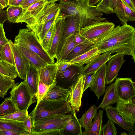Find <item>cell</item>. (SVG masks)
I'll list each match as a JSON object with an SVG mask.
<instances>
[{
    "instance_id": "cell-1",
    "label": "cell",
    "mask_w": 135,
    "mask_h": 135,
    "mask_svg": "<svg viewBox=\"0 0 135 135\" xmlns=\"http://www.w3.org/2000/svg\"><path fill=\"white\" fill-rule=\"evenodd\" d=\"M100 54L106 52L131 56L135 62V29L127 24L118 26L95 45Z\"/></svg>"
},
{
    "instance_id": "cell-2",
    "label": "cell",
    "mask_w": 135,
    "mask_h": 135,
    "mask_svg": "<svg viewBox=\"0 0 135 135\" xmlns=\"http://www.w3.org/2000/svg\"><path fill=\"white\" fill-rule=\"evenodd\" d=\"M72 114H60L32 122L31 135H64L63 131Z\"/></svg>"
},
{
    "instance_id": "cell-3",
    "label": "cell",
    "mask_w": 135,
    "mask_h": 135,
    "mask_svg": "<svg viewBox=\"0 0 135 135\" xmlns=\"http://www.w3.org/2000/svg\"><path fill=\"white\" fill-rule=\"evenodd\" d=\"M72 112L67 99L51 100L42 99L29 114L32 122L57 114H66Z\"/></svg>"
},
{
    "instance_id": "cell-4",
    "label": "cell",
    "mask_w": 135,
    "mask_h": 135,
    "mask_svg": "<svg viewBox=\"0 0 135 135\" xmlns=\"http://www.w3.org/2000/svg\"><path fill=\"white\" fill-rule=\"evenodd\" d=\"M14 44L27 48L35 52L48 64L54 63L47 52L43 48L34 32L28 28L20 29L15 36Z\"/></svg>"
},
{
    "instance_id": "cell-5",
    "label": "cell",
    "mask_w": 135,
    "mask_h": 135,
    "mask_svg": "<svg viewBox=\"0 0 135 135\" xmlns=\"http://www.w3.org/2000/svg\"><path fill=\"white\" fill-rule=\"evenodd\" d=\"M9 98L17 110H27L29 106L35 102L33 95L25 80L20 83L15 84L10 92Z\"/></svg>"
},
{
    "instance_id": "cell-6",
    "label": "cell",
    "mask_w": 135,
    "mask_h": 135,
    "mask_svg": "<svg viewBox=\"0 0 135 135\" xmlns=\"http://www.w3.org/2000/svg\"><path fill=\"white\" fill-rule=\"evenodd\" d=\"M103 13L96 6H90L89 0H78L77 17L79 20L80 29L105 20L106 18L102 17Z\"/></svg>"
},
{
    "instance_id": "cell-7",
    "label": "cell",
    "mask_w": 135,
    "mask_h": 135,
    "mask_svg": "<svg viewBox=\"0 0 135 135\" xmlns=\"http://www.w3.org/2000/svg\"><path fill=\"white\" fill-rule=\"evenodd\" d=\"M115 26L113 23L107 21L98 22L80 29L79 33L96 44L108 35Z\"/></svg>"
},
{
    "instance_id": "cell-8",
    "label": "cell",
    "mask_w": 135,
    "mask_h": 135,
    "mask_svg": "<svg viewBox=\"0 0 135 135\" xmlns=\"http://www.w3.org/2000/svg\"><path fill=\"white\" fill-rule=\"evenodd\" d=\"M83 66L71 64L65 71L56 75V84L65 89L70 90L81 74Z\"/></svg>"
},
{
    "instance_id": "cell-9",
    "label": "cell",
    "mask_w": 135,
    "mask_h": 135,
    "mask_svg": "<svg viewBox=\"0 0 135 135\" xmlns=\"http://www.w3.org/2000/svg\"><path fill=\"white\" fill-rule=\"evenodd\" d=\"M49 3L42 1L35 3L27 8L23 9L22 13L16 23H26L27 28L31 26L42 13Z\"/></svg>"
},
{
    "instance_id": "cell-10",
    "label": "cell",
    "mask_w": 135,
    "mask_h": 135,
    "mask_svg": "<svg viewBox=\"0 0 135 135\" xmlns=\"http://www.w3.org/2000/svg\"><path fill=\"white\" fill-rule=\"evenodd\" d=\"M85 78V75L81 74L70 89L67 100L72 109V112H78L81 106Z\"/></svg>"
},
{
    "instance_id": "cell-11",
    "label": "cell",
    "mask_w": 135,
    "mask_h": 135,
    "mask_svg": "<svg viewBox=\"0 0 135 135\" xmlns=\"http://www.w3.org/2000/svg\"><path fill=\"white\" fill-rule=\"evenodd\" d=\"M114 83L120 100L131 102L132 98L135 96V83L132 81V78H118Z\"/></svg>"
},
{
    "instance_id": "cell-12",
    "label": "cell",
    "mask_w": 135,
    "mask_h": 135,
    "mask_svg": "<svg viewBox=\"0 0 135 135\" xmlns=\"http://www.w3.org/2000/svg\"><path fill=\"white\" fill-rule=\"evenodd\" d=\"M59 8V4L49 3L40 16L31 26L27 28L34 31L37 35L44 24L56 16Z\"/></svg>"
},
{
    "instance_id": "cell-13",
    "label": "cell",
    "mask_w": 135,
    "mask_h": 135,
    "mask_svg": "<svg viewBox=\"0 0 135 135\" xmlns=\"http://www.w3.org/2000/svg\"><path fill=\"white\" fill-rule=\"evenodd\" d=\"M80 22L75 16H71L65 18V23L61 37L59 43L56 58L60 55L63 46L67 38L71 34L79 33Z\"/></svg>"
},
{
    "instance_id": "cell-14",
    "label": "cell",
    "mask_w": 135,
    "mask_h": 135,
    "mask_svg": "<svg viewBox=\"0 0 135 135\" xmlns=\"http://www.w3.org/2000/svg\"><path fill=\"white\" fill-rule=\"evenodd\" d=\"M13 52L15 67L18 74V77L24 80L25 79L29 64L23 53L13 43L11 40H9Z\"/></svg>"
},
{
    "instance_id": "cell-15",
    "label": "cell",
    "mask_w": 135,
    "mask_h": 135,
    "mask_svg": "<svg viewBox=\"0 0 135 135\" xmlns=\"http://www.w3.org/2000/svg\"><path fill=\"white\" fill-rule=\"evenodd\" d=\"M124 55H116L111 58L106 65L105 74L106 84H110L116 78L121 67L126 60L124 59Z\"/></svg>"
},
{
    "instance_id": "cell-16",
    "label": "cell",
    "mask_w": 135,
    "mask_h": 135,
    "mask_svg": "<svg viewBox=\"0 0 135 135\" xmlns=\"http://www.w3.org/2000/svg\"><path fill=\"white\" fill-rule=\"evenodd\" d=\"M65 23V18H56L55 22V27L54 33L50 46L47 52L53 60L56 58L57 50L63 31Z\"/></svg>"
},
{
    "instance_id": "cell-17",
    "label": "cell",
    "mask_w": 135,
    "mask_h": 135,
    "mask_svg": "<svg viewBox=\"0 0 135 135\" xmlns=\"http://www.w3.org/2000/svg\"><path fill=\"white\" fill-rule=\"evenodd\" d=\"M106 63L104 64L96 71L90 90L95 94L98 100L104 93L105 89V74Z\"/></svg>"
},
{
    "instance_id": "cell-18",
    "label": "cell",
    "mask_w": 135,
    "mask_h": 135,
    "mask_svg": "<svg viewBox=\"0 0 135 135\" xmlns=\"http://www.w3.org/2000/svg\"><path fill=\"white\" fill-rule=\"evenodd\" d=\"M104 109L105 110L107 117L109 119L128 132L129 135H135L134 124L126 121L119 113L115 107L110 105L106 107Z\"/></svg>"
},
{
    "instance_id": "cell-19",
    "label": "cell",
    "mask_w": 135,
    "mask_h": 135,
    "mask_svg": "<svg viewBox=\"0 0 135 135\" xmlns=\"http://www.w3.org/2000/svg\"><path fill=\"white\" fill-rule=\"evenodd\" d=\"M112 54L110 52H106L99 55L85 66H83L81 74L85 75L95 72L116 55H112Z\"/></svg>"
},
{
    "instance_id": "cell-20",
    "label": "cell",
    "mask_w": 135,
    "mask_h": 135,
    "mask_svg": "<svg viewBox=\"0 0 135 135\" xmlns=\"http://www.w3.org/2000/svg\"><path fill=\"white\" fill-rule=\"evenodd\" d=\"M116 109L123 118L127 122L134 124L135 122V104L131 102L120 100L117 103Z\"/></svg>"
},
{
    "instance_id": "cell-21",
    "label": "cell",
    "mask_w": 135,
    "mask_h": 135,
    "mask_svg": "<svg viewBox=\"0 0 135 135\" xmlns=\"http://www.w3.org/2000/svg\"><path fill=\"white\" fill-rule=\"evenodd\" d=\"M57 71V62L48 64L39 70V80L47 85L56 83Z\"/></svg>"
},
{
    "instance_id": "cell-22",
    "label": "cell",
    "mask_w": 135,
    "mask_h": 135,
    "mask_svg": "<svg viewBox=\"0 0 135 135\" xmlns=\"http://www.w3.org/2000/svg\"><path fill=\"white\" fill-rule=\"evenodd\" d=\"M114 12L123 25L127 24L128 21H135V12L123 4L120 0H117Z\"/></svg>"
},
{
    "instance_id": "cell-23",
    "label": "cell",
    "mask_w": 135,
    "mask_h": 135,
    "mask_svg": "<svg viewBox=\"0 0 135 135\" xmlns=\"http://www.w3.org/2000/svg\"><path fill=\"white\" fill-rule=\"evenodd\" d=\"M16 46L26 57L29 64L37 69L39 70L41 69L48 64L45 60L35 52L26 48L19 46Z\"/></svg>"
},
{
    "instance_id": "cell-24",
    "label": "cell",
    "mask_w": 135,
    "mask_h": 135,
    "mask_svg": "<svg viewBox=\"0 0 135 135\" xmlns=\"http://www.w3.org/2000/svg\"><path fill=\"white\" fill-rule=\"evenodd\" d=\"M104 93L102 102L97 107L98 109L101 108L104 109L107 106L117 103L120 100L117 93L115 83L107 86Z\"/></svg>"
},
{
    "instance_id": "cell-25",
    "label": "cell",
    "mask_w": 135,
    "mask_h": 135,
    "mask_svg": "<svg viewBox=\"0 0 135 135\" xmlns=\"http://www.w3.org/2000/svg\"><path fill=\"white\" fill-rule=\"evenodd\" d=\"M25 80L32 95L35 97L39 81V69L29 64Z\"/></svg>"
},
{
    "instance_id": "cell-26",
    "label": "cell",
    "mask_w": 135,
    "mask_h": 135,
    "mask_svg": "<svg viewBox=\"0 0 135 135\" xmlns=\"http://www.w3.org/2000/svg\"><path fill=\"white\" fill-rule=\"evenodd\" d=\"M70 90L54 85L48 91L42 99L56 100L68 99Z\"/></svg>"
},
{
    "instance_id": "cell-27",
    "label": "cell",
    "mask_w": 135,
    "mask_h": 135,
    "mask_svg": "<svg viewBox=\"0 0 135 135\" xmlns=\"http://www.w3.org/2000/svg\"><path fill=\"white\" fill-rule=\"evenodd\" d=\"M95 45L94 43L86 39L82 43L75 46L68 55L65 61H69L95 47Z\"/></svg>"
},
{
    "instance_id": "cell-28",
    "label": "cell",
    "mask_w": 135,
    "mask_h": 135,
    "mask_svg": "<svg viewBox=\"0 0 135 135\" xmlns=\"http://www.w3.org/2000/svg\"><path fill=\"white\" fill-rule=\"evenodd\" d=\"M103 111L100 109L94 118L89 128L83 132L82 135H102Z\"/></svg>"
},
{
    "instance_id": "cell-29",
    "label": "cell",
    "mask_w": 135,
    "mask_h": 135,
    "mask_svg": "<svg viewBox=\"0 0 135 135\" xmlns=\"http://www.w3.org/2000/svg\"><path fill=\"white\" fill-rule=\"evenodd\" d=\"M0 129L18 132L21 135H30L25 130L22 122L0 118Z\"/></svg>"
},
{
    "instance_id": "cell-30",
    "label": "cell",
    "mask_w": 135,
    "mask_h": 135,
    "mask_svg": "<svg viewBox=\"0 0 135 135\" xmlns=\"http://www.w3.org/2000/svg\"><path fill=\"white\" fill-rule=\"evenodd\" d=\"M71 113L72 117L68 122L64 130V135H82V127L77 117L76 113Z\"/></svg>"
},
{
    "instance_id": "cell-31",
    "label": "cell",
    "mask_w": 135,
    "mask_h": 135,
    "mask_svg": "<svg viewBox=\"0 0 135 135\" xmlns=\"http://www.w3.org/2000/svg\"><path fill=\"white\" fill-rule=\"evenodd\" d=\"M99 55L98 48L95 47L69 62L71 64H75L83 66L84 64H88Z\"/></svg>"
},
{
    "instance_id": "cell-32",
    "label": "cell",
    "mask_w": 135,
    "mask_h": 135,
    "mask_svg": "<svg viewBox=\"0 0 135 135\" xmlns=\"http://www.w3.org/2000/svg\"><path fill=\"white\" fill-rule=\"evenodd\" d=\"M75 35L71 34L66 39L64 43L61 52L56 59V62L65 61V59L70 52L76 46Z\"/></svg>"
},
{
    "instance_id": "cell-33",
    "label": "cell",
    "mask_w": 135,
    "mask_h": 135,
    "mask_svg": "<svg viewBox=\"0 0 135 135\" xmlns=\"http://www.w3.org/2000/svg\"><path fill=\"white\" fill-rule=\"evenodd\" d=\"M98 109L94 104L90 107L88 110L78 119L80 124L85 130H86L90 127L93 119L97 113Z\"/></svg>"
},
{
    "instance_id": "cell-34",
    "label": "cell",
    "mask_w": 135,
    "mask_h": 135,
    "mask_svg": "<svg viewBox=\"0 0 135 135\" xmlns=\"http://www.w3.org/2000/svg\"><path fill=\"white\" fill-rule=\"evenodd\" d=\"M15 84L13 79L0 73V97L4 98L8 91Z\"/></svg>"
},
{
    "instance_id": "cell-35",
    "label": "cell",
    "mask_w": 135,
    "mask_h": 135,
    "mask_svg": "<svg viewBox=\"0 0 135 135\" xmlns=\"http://www.w3.org/2000/svg\"><path fill=\"white\" fill-rule=\"evenodd\" d=\"M0 73L13 79L18 77L15 66L3 60H0Z\"/></svg>"
},
{
    "instance_id": "cell-36",
    "label": "cell",
    "mask_w": 135,
    "mask_h": 135,
    "mask_svg": "<svg viewBox=\"0 0 135 135\" xmlns=\"http://www.w3.org/2000/svg\"><path fill=\"white\" fill-rule=\"evenodd\" d=\"M117 0H101L97 5V8L106 15L114 13V8L116 6Z\"/></svg>"
},
{
    "instance_id": "cell-37",
    "label": "cell",
    "mask_w": 135,
    "mask_h": 135,
    "mask_svg": "<svg viewBox=\"0 0 135 135\" xmlns=\"http://www.w3.org/2000/svg\"><path fill=\"white\" fill-rule=\"evenodd\" d=\"M0 50L3 61L15 66L13 54L9 41L4 45H0Z\"/></svg>"
},
{
    "instance_id": "cell-38",
    "label": "cell",
    "mask_w": 135,
    "mask_h": 135,
    "mask_svg": "<svg viewBox=\"0 0 135 135\" xmlns=\"http://www.w3.org/2000/svg\"><path fill=\"white\" fill-rule=\"evenodd\" d=\"M17 110L11 99L7 98L0 105V117L10 114Z\"/></svg>"
},
{
    "instance_id": "cell-39",
    "label": "cell",
    "mask_w": 135,
    "mask_h": 135,
    "mask_svg": "<svg viewBox=\"0 0 135 135\" xmlns=\"http://www.w3.org/2000/svg\"><path fill=\"white\" fill-rule=\"evenodd\" d=\"M23 8L20 6H8L6 11L8 20L13 23H16L22 13Z\"/></svg>"
},
{
    "instance_id": "cell-40",
    "label": "cell",
    "mask_w": 135,
    "mask_h": 135,
    "mask_svg": "<svg viewBox=\"0 0 135 135\" xmlns=\"http://www.w3.org/2000/svg\"><path fill=\"white\" fill-rule=\"evenodd\" d=\"M28 115L27 110H17L10 114L0 117V118L23 122Z\"/></svg>"
},
{
    "instance_id": "cell-41",
    "label": "cell",
    "mask_w": 135,
    "mask_h": 135,
    "mask_svg": "<svg viewBox=\"0 0 135 135\" xmlns=\"http://www.w3.org/2000/svg\"><path fill=\"white\" fill-rule=\"evenodd\" d=\"M56 18L41 43L43 48L47 52L50 46L55 32V22Z\"/></svg>"
},
{
    "instance_id": "cell-42",
    "label": "cell",
    "mask_w": 135,
    "mask_h": 135,
    "mask_svg": "<svg viewBox=\"0 0 135 135\" xmlns=\"http://www.w3.org/2000/svg\"><path fill=\"white\" fill-rule=\"evenodd\" d=\"M55 84H56V82L51 85H47L39 80L37 91L35 96L37 100V104L42 99L43 97L49 90Z\"/></svg>"
},
{
    "instance_id": "cell-43",
    "label": "cell",
    "mask_w": 135,
    "mask_h": 135,
    "mask_svg": "<svg viewBox=\"0 0 135 135\" xmlns=\"http://www.w3.org/2000/svg\"><path fill=\"white\" fill-rule=\"evenodd\" d=\"M59 11V10L55 16L44 24L40 32L36 35L41 44L45 36L53 24L54 21L57 17Z\"/></svg>"
},
{
    "instance_id": "cell-44",
    "label": "cell",
    "mask_w": 135,
    "mask_h": 135,
    "mask_svg": "<svg viewBox=\"0 0 135 135\" xmlns=\"http://www.w3.org/2000/svg\"><path fill=\"white\" fill-rule=\"evenodd\" d=\"M102 131L103 135H116L117 133L114 123L110 119L106 124L102 127Z\"/></svg>"
},
{
    "instance_id": "cell-45",
    "label": "cell",
    "mask_w": 135,
    "mask_h": 135,
    "mask_svg": "<svg viewBox=\"0 0 135 135\" xmlns=\"http://www.w3.org/2000/svg\"><path fill=\"white\" fill-rule=\"evenodd\" d=\"M96 72L85 75V78L83 86V92L91 85L94 77Z\"/></svg>"
},
{
    "instance_id": "cell-46",
    "label": "cell",
    "mask_w": 135,
    "mask_h": 135,
    "mask_svg": "<svg viewBox=\"0 0 135 135\" xmlns=\"http://www.w3.org/2000/svg\"><path fill=\"white\" fill-rule=\"evenodd\" d=\"M71 64L68 61H62L57 63L56 75L65 71Z\"/></svg>"
},
{
    "instance_id": "cell-47",
    "label": "cell",
    "mask_w": 135,
    "mask_h": 135,
    "mask_svg": "<svg viewBox=\"0 0 135 135\" xmlns=\"http://www.w3.org/2000/svg\"><path fill=\"white\" fill-rule=\"evenodd\" d=\"M3 24L0 23V45L2 46L5 45L9 41L5 35Z\"/></svg>"
},
{
    "instance_id": "cell-48",
    "label": "cell",
    "mask_w": 135,
    "mask_h": 135,
    "mask_svg": "<svg viewBox=\"0 0 135 135\" xmlns=\"http://www.w3.org/2000/svg\"><path fill=\"white\" fill-rule=\"evenodd\" d=\"M23 123L25 130L28 132L30 135H31L32 127V120L29 114L27 116Z\"/></svg>"
},
{
    "instance_id": "cell-49",
    "label": "cell",
    "mask_w": 135,
    "mask_h": 135,
    "mask_svg": "<svg viewBox=\"0 0 135 135\" xmlns=\"http://www.w3.org/2000/svg\"><path fill=\"white\" fill-rule=\"evenodd\" d=\"M44 0H23L20 6L26 9L32 4Z\"/></svg>"
},
{
    "instance_id": "cell-50",
    "label": "cell",
    "mask_w": 135,
    "mask_h": 135,
    "mask_svg": "<svg viewBox=\"0 0 135 135\" xmlns=\"http://www.w3.org/2000/svg\"><path fill=\"white\" fill-rule=\"evenodd\" d=\"M122 3L135 12V3L132 0H120Z\"/></svg>"
},
{
    "instance_id": "cell-51",
    "label": "cell",
    "mask_w": 135,
    "mask_h": 135,
    "mask_svg": "<svg viewBox=\"0 0 135 135\" xmlns=\"http://www.w3.org/2000/svg\"><path fill=\"white\" fill-rule=\"evenodd\" d=\"M1 135H21L20 133L9 130L0 129Z\"/></svg>"
},
{
    "instance_id": "cell-52",
    "label": "cell",
    "mask_w": 135,
    "mask_h": 135,
    "mask_svg": "<svg viewBox=\"0 0 135 135\" xmlns=\"http://www.w3.org/2000/svg\"><path fill=\"white\" fill-rule=\"evenodd\" d=\"M6 20H8V16L6 10L0 11V23H4Z\"/></svg>"
},
{
    "instance_id": "cell-53",
    "label": "cell",
    "mask_w": 135,
    "mask_h": 135,
    "mask_svg": "<svg viewBox=\"0 0 135 135\" xmlns=\"http://www.w3.org/2000/svg\"><path fill=\"white\" fill-rule=\"evenodd\" d=\"M75 35V42L76 45L82 43L86 39L85 38L81 35L79 33H77Z\"/></svg>"
},
{
    "instance_id": "cell-54",
    "label": "cell",
    "mask_w": 135,
    "mask_h": 135,
    "mask_svg": "<svg viewBox=\"0 0 135 135\" xmlns=\"http://www.w3.org/2000/svg\"><path fill=\"white\" fill-rule=\"evenodd\" d=\"M23 0H12V1L9 6H20Z\"/></svg>"
},
{
    "instance_id": "cell-55",
    "label": "cell",
    "mask_w": 135,
    "mask_h": 135,
    "mask_svg": "<svg viewBox=\"0 0 135 135\" xmlns=\"http://www.w3.org/2000/svg\"><path fill=\"white\" fill-rule=\"evenodd\" d=\"M101 0H89V4L90 6H94Z\"/></svg>"
},
{
    "instance_id": "cell-56",
    "label": "cell",
    "mask_w": 135,
    "mask_h": 135,
    "mask_svg": "<svg viewBox=\"0 0 135 135\" xmlns=\"http://www.w3.org/2000/svg\"><path fill=\"white\" fill-rule=\"evenodd\" d=\"M0 4L4 8H6L8 6V0H0Z\"/></svg>"
},
{
    "instance_id": "cell-57",
    "label": "cell",
    "mask_w": 135,
    "mask_h": 135,
    "mask_svg": "<svg viewBox=\"0 0 135 135\" xmlns=\"http://www.w3.org/2000/svg\"><path fill=\"white\" fill-rule=\"evenodd\" d=\"M59 0H44L45 1L48 3L55 2L56 1Z\"/></svg>"
},
{
    "instance_id": "cell-58",
    "label": "cell",
    "mask_w": 135,
    "mask_h": 135,
    "mask_svg": "<svg viewBox=\"0 0 135 135\" xmlns=\"http://www.w3.org/2000/svg\"><path fill=\"white\" fill-rule=\"evenodd\" d=\"M8 0V5L9 6L10 5L11 3L12 0Z\"/></svg>"
},
{
    "instance_id": "cell-59",
    "label": "cell",
    "mask_w": 135,
    "mask_h": 135,
    "mask_svg": "<svg viewBox=\"0 0 135 135\" xmlns=\"http://www.w3.org/2000/svg\"><path fill=\"white\" fill-rule=\"evenodd\" d=\"M4 8L0 4V11L3 10Z\"/></svg>"
},
{
    "instance_id": "cell-60",
    "label": "cell",
    "mask_w": 135,
    "mask_h": 135,
    "mask_svg": "<svg viewBox=\"0 0 135 135\" xmlns=\"http://www.w3.org/2000/svg\"><path fill=\"white\" fill-rule=\"evenodd\" d=\"M120 135H128V134H127L126 132H123Z\"/></svg>"
},
{
    "instance_id": "cell-61",
    "label": "cell",
    "mask_w": 135,
    "mask_h": 135,
    "mask_svg": "<svg viewBox=\"0 0 135 135\" xmlns=\"http://www.w3.org/2000/svg\"><path fill=\"white\" fill-rule=\"evenodd\" d=\"M0 60H3V59L2 58V56L1 54V51L0 50Z\"/></svg>"
},
{
    "instance_id": "cell-62",
    "label": "cell",
    "mask_w": 135,
    "mask_h": 135,
    "mask_svg": "<svg viewBox=\"0 0 135 135\" xmlns=\"http://www.w3.org/2000/svg\"><path fill=\"white\" fill-rule=\"evenodd\" d=\"M60 1H66V0H60Z\"/></svg>"
},
{
    "instance_id": "cell-63",
    "label": "cell",
    "mask_w": 135,
    "mask_h": 135,
    "mask_svg": "<svg viewBox=\"0 0 135 135\" xmlns=\"http://www.w3.org/2000/svg\"><path fill=\"white\" fill-rule=\"evenodd\" d=\"M0 135H1L0 132Z\"/></svg>"
}]
</instances>
